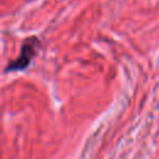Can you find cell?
Listing matches in <instances>:
<instances>
[{
    "mask_svg": "<svg viewBox=\"0 0 159 159\" xmlns=\"http://www.w3.org/2000/svg\"><path fill=\"white\" fill-rule=\"evenodd\" d=\"M37 46H39V42H37L36 39H34V37H32V39H29V40L26 41V43H24L19 58H17L16 61H14V62L10 63V66L7 67V71H10V70H21V68H25V67L30 63V61H31V58L34 57V55L36 53Z\"/></svg>",
    "mask_w": 159,
    "mask_h": 159,
    "instance_id": "1",
    "label": "cell"
}]
</instances>
